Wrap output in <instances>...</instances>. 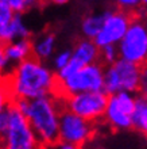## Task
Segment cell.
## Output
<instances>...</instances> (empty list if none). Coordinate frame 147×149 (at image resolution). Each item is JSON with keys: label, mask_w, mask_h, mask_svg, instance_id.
I'll return each instance as SVG.
<instances>
[{"label": "cell", "mask_w": 147, "mask_h": 149, "mask_svg": "<svg viewBox=\"0 0 147 149\" xmlns=\"http://www.w3.org/2000/svg\"><path fill=\"white\" fill-rule=\"evenodd\" d=\"M55 73L37 57H30L3 76V102L53 95Z\"/></svg>", "instance_id": "6da1fadb"}, {"label": "cell", "mask_w": 147, "mask_h": 149, "mask_svg": "<svg viewBox=\"0 0 147 149\" xmlns=\"http://www.w3.org/2000/svg\"><path fill=\"white\" fill-rule=\"evenodd\" d=\"M26 115L34 129L43 149L50 148L61 141L59 137V114L61 102L53 95L37 99L10 100Z\"/></svg>", "instance_id": "7a4b0ae2"}, {"label": "cell", "mask_w": 147, "mask_h": 149, "mask_svg": "<svg viewBox=\"0 0 147 149\" xmlns=\"http://www.w3.org/2000/svg\"><path fill=\"white\" fill-rule=\"evenodd\" d=\"M0 130L3 149H43L27 117L12 102H3Z\"/></svg>", "instance_id": "3957f363"}, {"label": "cell", "mask_w": 147, "mask_h": 149, "mask_svg": "<svg viewBox=\"0 0 147 149\" xmlns=\"http://www.w3.org/2000/svg\"><path fill=\"white\" fill-rule=\"evenodd\" d=\"M104 71L105 67L99 61L84 67L76 73L70 74L65 80L55 79L53 96L63 100L68 96L81 92L104 91Z\"/></svg>", "instance_id": "277c9868"}, {"label": "cell", "mask_w": 147, "mask_h": 149, "mask_svg": "<svg viewBox=\"0 0 147 149\" xmlns=\"http://www.w3.org/2000/svg\"><path fill=\"white\" fill-rule=\"evenodd\" d=\"M142 68L134 63L119 58L104 71V91L108 95H115L121 91L138 92L140 87Z\"/></svg>", "instance_id": "5b68a950"}, {"label": "cell", "mask_w": 147, "mask_h": 149, "mask_svg": "<svg viewBox=\"0 0 147 149\" xmlns=\"http://www.w3.org/2000/svg\"><path fill=\"white\" fill-rule=\"evenodd\" d=\"M120 58L143 68L147 65V18L135 15L128 31L119 42Z\"/></svg>", "instance_id": "8992f818"}, {"label": "cell", "mask_w": 147, "mask_h": 149, "mask_svg": "<svg viewBox=\"0 0 147 149\" xmlns=\"http://www.w3.org/2000/svg\"><path fill=\"white\" fill-rule=\"evenodd\" d=\"M109 95L105 91L97 92H81L72 96H68L63 100H59L62 106L77 114L89 122L97 123L101 118H104L105 110L108 106Z\"/></svg>", "instance_id": "52a82bcc"}, {"label": "cell", "mask_w": 147, "mask_h": 149, "mask_svg": "<svg viewBox=\"0 0 147 149\" xmlns=\"http://www.w3.org/2000/svg\"><path fill=\"white\" fill-rule=\"evenodd\" d=\"M96 132V123L89 122L77 114L65 109L61 103L59 114V137L61 141L82 146L92 138Z\"/></svg>", "instance_id": "ba28073f"}, {"label": "cell", "mask_w": 147, "mask_h": 149, "mask_svg": "<svg viewBox=\"0 0 147 149\" xmlns=\"http://www.w3.org/2000/svg\"><path fill=\"white\" fill-rule=\"evenodd\" d=\"M136 14L127 12L123 10H108L105 22L101 27L100 33L93 41L99 47L107 45H119V42L124 38L126 33L130 29L132 19Z\"/></svg>", "instance_id": "9c48e42d"}, {"label": "cell", "mask_w": 147, "mask_h": 149, "mask_svg": "<svg viewBox=\"0 0 147 149\" xmlns=\"http://www.w3.org/2000/svg\"><path fill=\"white\" fill-rule=\"evenodd\" d=\"M100 61V47L97 46L92 39H81L73 47V56L69 64L61 71L55 72V79L65 80L70 74L76 73L89 64H95Z\"/></svg>", "instance_id": "30bf717a"}, {"label": "cell", "mask_w": 147, "mask_h": 149, "mask_svg": "<svg viewBox=\"0 0 147 149\" xmlns=\"http://www.w3.org/2000/svg\"><path fill=\"white\" fill-rule=\"evenodd\" d=\"M32 56H34V50H32L31 39H19V41L1 45L0 68L4 73H8L14 67Z\"/></svg>", "instance_id": "8fae6325"}, {"label": "cell", "mask_w": 147, "mask_h": 149, "mask_svg": "<svg viewBox=\"0 0 147 149\" xmlns=\"http://www.w3.org/2000/svg\"><path fill=\"white\" fill-rule=\"evenodd\" d=\"M103 119L115 130L132 129V114H130L120 106L115 95H109L108 106Z\"/></svg>", "instance_id": "7c38bea8"}, {"label": "cell", "mask_w": 147, "mask_h": 149, "mask_svg": "<svg viewBox=\"0 0 147 149\" xmlns=\"http://www.w3.org/2000/svg\"><path fill=\"white\" fill-rule=\"evenodd\" d=\"M30 37H31L30 30L23 23L22 14H18V12H15V16L11 20V23L6 26V27L0 29L1 45L14 42V41H19V39H30Z\"/></svg>", "instance_id": "4fadbf2b"}, {"label": "cell", "mask_w": 147, "mask_h": 149, "mask_svg": "<svg viewBox=\"0 0 147 149\" xmlns=\"http://www.w3.org/2000/svg\"><path fill=\"white\" fill-rule=\"evenodd\" d=\"M55 47V34L54 33H43L42 36L37 37L32 39V50H34V57L43 61L47 60L53 54Z\"/></svg>", "instance_id": "5bb4252c"}, {"label": "cell", "mask_w": 147, "mask_h": 149, "mask_svg": "<svg viewBox=\"0 0 147 149\" xmlns=\"http://www.w3.org/2000/svg\"><path fill=\"white\" fill-rule=\"evenodd\" d=\"M107 14H108V10L104 12H100V14H89V15H86L82 19L81 33H82V36H84V38L92 39V41L96 38L105 22Z\"/></svg>", "instance_id": "9a60e30c"}, {"label": "cell", "mask_w": 147, "mask_h": 149, "mask_svg": "<svg viewBox=\"0 0 147 149\" xmlns=\"http://www.w3.org/2000/svg\"><path fill=\"white\" fill-rule=\"evenodd\" d=\"M132 129L147 137V99L142 95L136 98L135 111L132 114Z\"/></svg>", "instance_id": "2e32d148"}, {"label": "cell", "mask_w": 147, "mask_h": 149, "mask_svg": "<svg viewBox=\"0 0 147 149\" xmlns=\"http://www.w3.org/2000/svg\"><path fill=\"white\" fill-rule=\"evenodd\" d=\"M120 58L119 54V46L117 45H107V46L100 47V63L107 67L111 65L115 61Z\"/></svg>", "instance_id": "e0dca14e"}, {"label": "cell", "mask_w": 147, "mask_h": 149, "mask_svg": "<svg viewBox=\"0 0 147 149\" xmlns=\"http://www.w3.org/2000/svg\"><path fill=\"white\" fill-rule=\"evenodd\" d=\"M0 3H6L15 12L22 14V12L26 11V10L37 7L39 4V0H0Z\"/></svg>", "instance_id": "ac0fdd59"}, {"label": "cell", "mask_w": 147, "mask_h": 149, "mask_svg": "<svg viewBox=\"0 0 147 149\" xmlns=\"http://www.w3.org/2000/svg\"><path fill=\"white\" fill-rule=\"evenodd\" d=\"M15 16V11L6 3H0V29L6 27L11 23V20Z\"/></svg>", "instance_id": "d6986e66"}, {"label": "cell", "mask_w": 147, "mask_h": 149, "mask_svg": "<svg viewBox=\"0 0 147 149\" xmlns=\"http://www.w3.org/2000/svg\"><path fill=\"white\" fill-rule=\"evenodd\" d=\"M72 56H73V50H70V49H65V50L59 52L54 58L55 71L58 72V71H61L62 68H65L66 65L69 64L70 60H72Z\"/></svg>", "instance_id": "ffe728a7"}, {"label": "cell", "mask_w": 147, "mask_h": 149, "mask_svg": "<svg viewBox=\"0 0 147 149\" xmlns=\"http://www.w3.org/2000/svg\"><path fill=\"white\" fill-rule=\"evenodd\" d=\"M117 8L127 12L136 14L140 8V0H115Z\"/></svg>", "instance_id": "44dd1931"}, {"label": "cell", "mask_w": 147, "mask_h": 149, "mask_svg": "<svg viewBox=\"0 0 147 149\" xmlns=\"http://www.w3.org/2000/svg\"><path fill=\"white\" fill-rule=\"evenodd\" d=\"M138 94L142 95L143 98L147 99V65L142 68V74H140V87Z\"/></svg>", "instance_id": "7402d4cb"}, {"label": "cell", "mask_w": 147, "mask_h": 149, "mask_svg": "<svg viewBox=\"0 0 147 149\" xmlns=\"http://www.w3.org/2000/svg\"><path fill=\"white\" fill-rule=\"evenodd\" d=\"M50 148H54V149H81V146H77L74 144H70V142H63V141H59L58 144L50 146Z\"/></svg>", "instance_id": "603a6c76"}, {"label": "cell", "mask_w": 147, "mask_h": 149, "mask_svg": "<svg viewBox=\"0 0 147 149\" xmlns=\"http://www.w3.org/2000/svg\"><path fill=\"white\" fill-rule=\"evenodd\" d=\"M47 1H50L53 4H66L69 0H47Z\"/></svg>", "instance_id": "cb8c5ba5"}, {"label": "cell", "mask_w": 147, "mask_h": 149, "mask_svg": "<svg viewBox=\"0 0 147 149\" xmlns=\"http://www.w3.org/2000/svg\"><path fill=\"white\" fill-rule=\"evenodd\" d=\"M140 8L147 11V0H140Z\"/></svg>", "instance_id": "d4e9b609"}, {"label": "cell", "mask_w": 147, "mask_h": 149, "mask_svg": "<svg viewBox=\"0 0 147 149\" xmlns=\"http://www.w3.org/2000/svg\"><path fill=\"white\" fill-rule=\"evenodd\" d=\"M43 1H45V0H39V3H43Z\"/></svg>", "instance_id": "484cf974"}]
</instances>
